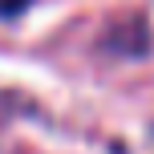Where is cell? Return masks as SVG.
<instances>
[{"mask_svg":"<svg viewBox=\"0 0 154 154\" xmlns=\"http://www.w3.org/2000/svg\"><path fill=\"white\" fill-rule=\"evenodd\" d=\"M32 0H0V16H16V12H24Z\"/></svg>","mask_w":154,"mask_h":154,"instance_id":"1","label":"cell"}]
</instances>
